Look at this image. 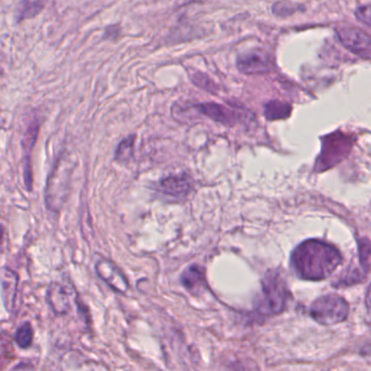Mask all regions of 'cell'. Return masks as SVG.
<instances>
[{
    "label": "cell",
    "mask_w": 371,
    "mask_h": 371,
    "mask_svg": "<svg viewBox=\"0 0 371 371\" xmlns=\"http://www.w3.org/2000/svg\"><path fill=\"white\" fill-rule=\"evenodd\" d=\"M365 303H366L367 311H368L369 319L371 321V284L367 290L366 299H365Z\"/></svg>",
    "instance_id": "603a6c76"
},
{
    "label": "cell",
    "mask_w": 371,
    "mask_h": 371,
    "mask_svg": "<svg viewBox=\"0 0 371 371\" xmlns=\"http://www.w3.org/2000/svg\"><path fill=\"white\" fill-rule=\"evenodd\" d=\"M33 337H34V332H33L31 323H25L18 329L15 341L21 349H27L33 343Z\"/></svg>",
    "instance_id": "ac0fdd59"
},
{
    "label": "cell",
    "mask_w": 371,
    "mask_h": 371,
    "mask_svg": "<svg viewBox=\"0 0 371 371\" xmlns=\"http://www.w3.org/2000/svg\"><path fill=\"white\" fill-rule=\"evenodd\" d=\"M13 371H34V369L31 368V366H27V365H21V366L13 369Z\"/></svg>",
    "instance_id": "d4e9b609"
},
{
    "label": "cell",
    "mask_w": 371,
    "mask_h": 371,
    "mask_svg": "<svg viewBox=\"0 0 371 371\" xmlns=\"http://www.w3.org/2000/svg\"><path fill=\"white\" fill-rule=\"evenodd\" d=\"M337 35L343 46L352 52H364L371 47L370 35L358 27H340L337 29Z\"/></svg>",
    "instance_id": "52a82bcc"
},
{
    "label": "cell",
    "mask_w": 371,
    "mask_h": 371,
    "mask_svg": "<svg viewBox=\"0 0 371 371\" xmlns=\"http://www.w3.org/2000/svg\"><path fill=\"white\" fill-rule=\"evenodd\" d=\"M359 251V263H360V268L365 272H368L371 270V244L363 239L362 241L358 244Z\"/></svg>",
    "instance_id": "d6986e66"
},
{
    "label": "cell",
    "mask_w": 371,
    "mask_h": 371,
    "mask_svg": "<svg viewBox=\"0 0 371 371\" xmlns=\"http://www.w3.org/2000/svg\"><path fill=\"white\" fill-rule=\"evenodd\" d=\"M234 371H260L256 363L252 362L250 359L239 360L234 365Z\"/></svg>",
    "instance_id": "7402d4cb"
},
{
    "label": "cell",
    "mask_w": 371,
    "mask_h": 371,
    "mask_svg": "<svg viewBox=\"0 0 371 371\" xmlns=\"http://www.w3.org/2000/svg\"><path fill=\"white\" fill-rule=\"evenodd\" d=\"M312 318L323 326H333L346 321L350 305L337 294H327L314 301L309 309Z\"/></svg>",
    "instance_id": "277c9868"
},
{
    "label": "cell",
    "mask_w": 371,
    "mask_h": 371,
    "mask_svg": "<svg viewBox=\"0 0 371 371\" xmlns=\"http://www.w3.org/2000/svg\"><path fill=\"white\" fill-rule=\"evenodd\" d=\"M96 272L98 276L114 291L120 292V293L127 292L130 288L127 279L123 275V272L118 270V266L114 265L110 260H99L96 264Z\"/></svg>",
    "instance_id": "9c48e42d"
},
{
    "label": "cell",
    "mask_w": 371,
    "mask_h": 371,
    "mask_svg": "<svg viewBox=\"0 0 371 371\" xmlns=\"http://www.w3.org/2000/svg\"><path fill=\"white\" fill-rule=\"evenodd\" d=\"M351 146V140L342 134L328 136L327 141H323V153L317 162V169L330 167L341 161L350 152Z\"/></svg>",
    "instance_id": "5b68a950"
},
{
    "label": "cell",
    "mask_w": 371,
    "mask_h": 371,
    "mask_svg": "<svg viewBox=\"0 0 371 371\" xmlns=\"http://www.w3.org/2000/svg\"><path fill=\"white\" fill-rule=\"evenodd\" d=\"M290 113H291V106L285 102L274 100L268 102L265 106V116L270 121L288 118Z\"/></svg>",
    "instance_id": "2e32d148"
},
{
    "label": "cell",
    "mask_w": 371,
    "mask_h": 371,
    "mask_svg": "<svg viewBox=\"0 0 371 371\" xmlns=\"http://www.w3.org/2000/svg\"><path fill=\"white\" fill-rule=\"evenodd\" d=\"M342 263L335 246L318 239L302 242L292 252L291 266L298 277L309 281H321L332 275Z\"/></svg>",
    "instance_id": "6da1fadb"
},
{
    "label": "cell",
    "mask_w": 371,
    "mask_h": 371,
    "mask_svg": "<svg viewBox=\"0 0 371 371\" xmlns=\"http://www.w3.org/2000/svg\"><path fill=\"white\" fill-rule=\"evenodd\" d=\"M355 15H356V19L359 22H362L367 27H371V5H365L359 7L355 11Z\"/></svg>",
    "instance_id": "44dd1931"
},
{
    "label": "cell",
    "mask_w": 371,
    "mask_h": 371,
    "mask_svg": "<svg viewBox=\"0 0 371 371\" xmlns=\"http://www.w3.org/2000/svg\"><path fill=\"white\" fill-rule=\"evenodd\" d=\"M45 8L43 0H21L15 8V22L18 24L27 20L34 19Z\"/></svg>",
    "instance_id": "9a60e30c"
},
{
    "label": "cell",
    "mask_w": 371,
    "mask_h": 371,
    "mask_svg": "<svg viewBox=\"0 0 371 371\" xmlns=\"http://www.w3.org/2000/svg\"><path fill=\"white\" fill-rule=\"evenodd\" d=\"M73 165L70 158L59 155L53 163L52 169L47 179L43 198L47 209L51 212L59 213L68 198L69 187L72 177Z\"/></svg>",
    "instance_id": "7a4b0ae2"
},
{
    "label": "cell",
    "mask_w": 371,
    "mask_h": 371,
    "mask_svg": "<svg viewBox=\"0 0 371 371\" xmlns=\"http://www.w3.org/2000/svg\"><path fill=\"white\" fill-rule=\"evenodd\" d=\"M134 144H135V136H130L122 141L118 145V149L115 152V160L118 162H125L130 161V158L133 155L134 151Z\"/></svg>",
    "instance_id": "e0dca14e"
},
{
    "label": "cell",
    "mask_w": 371,
    "mask_h": 371,
    "mask_svg": "<svg viewBox=\"0 0 371 371\" xmlns=\"http://www.w3.org/2000/svg\"><path fill=\"white\" fill-rule=\"evenodd\" d=\"M181 280L183 287L192 294H198L206 285L204 270L198 265L187 268L183 272Z\"/></svg>",
    "instance_id": "5bb4252c"
},
{
    "label": "cell",
    "mask_w": 371,
    "mask_h": 371,
    "mask_svg": "<svg viewBox=\"0 0 371 371\" xmlns=\"http://www.w3.org/2000/svg\"><path fill=\"white\" fill-rule=\"evenodd\" d=\"M39 130H41V122L34 120L31 122L22 138V149H23V179H24V188L27 192L33 191V169H31V155L36 145L38 138Z\"/></svg>",
    "instance_id": "8992f818"
},
{
    "label": "cell",
    "mask_w": 371,
    "mask_h": 371,
    "mask_svg": "<svg viewBox=\"0 0 371 371\" xmlns=\"http://www.w3.org/2000/svg\"><path fill=\"white\" fill-rule=\"evenodd\" d=\"M6 229L4 225L0 224V252L3 250L4 242H5Z\"/></svg>",
    "instance_id": "cb8c5ba5"
},
{
    "label": "cell",
    "mask_w": 371,
    "mask_h": 371,
    "mask_svg": "<svg viewBox=\"0 0 371 371\" xmlns=\"http://www.w3.org/2000/svg\"><path fill=\"white\" fill-rule=\"evenodd\" d=\"M47 302L56 315H65L70 311L71 304L68 291L59 282H52L47 289Z\"/></svg>",
    "instance_id": "7c38bea8"
},
{
    "label": "cell",
    "mask_w": 371,
    "mask_h": 371,
    "mask_svg": "<svg viewBox=\"0 0 371 371\" xmlns=\"http://www.w3.org/2000/svg\"><path fill=\"white\" fill-rule=\"evenodd\" d=\"M195 108L207 118H212L213 121L225 124V125L236 123L238 120V114L236 112L220 104L209 102V104H198L195 106Z\"/></svg>",
    "instance_id": "4fadbf2b"
},
{
    "label": "cell",
    "mask_w": 371,
    "mask_h": 371,
    "mask_svg": "<svg viewBox=\"0 0 371 371\" xmlns=\"http://www.w3.org/2000/svg\"><path fill=\"white\" fill-rule=\"evenodd\" d=\"M298 10H299V6L286 1V0L278 1L272 6V13L278 17L293 15V13H297Z\"/></svg>",
    "instance_id": "ffe728a7"
},
{
    "label": "cell",
    "mask_w": 371,
    "mask_h": 371,
    "mask_svg": "<svg viewBox=\"0 0 371 371\" xmlns=\"http://www.w3.org/2000/svg\"><path fill=\"white\" fill-rule=\"evenodd\" d=\"M160 190L175 198H185L192 190V181L187 175H174L160 181Z\"/></svg>",
    "instance_id": "8fae6325"
},
{
    "label": "cell",
    "mask_w": 371,
    "mask_h": 371,
    "mask_svg": "<svg viewBox=\"0 0 371 371\" xmlns=\"http://www.w3.org/2000/svg\"><path fill=\"white\" fill-rule=\"evenodd\" d=\"M237 66L244 74H263L270 70V61L264 51L255 49L240 55Z\"/></svg>",
    "instance_id": "ba28073f"
},
{
    "label": "cell",
    "mask_w": 371,
    "mask_h": 371,
    "mask_svg": "<svg viewBox=\"0 0 371 371\" xmlns=\"http://www.w3.org/2000/svg\"><path fill=\"white\" fill-rule=\"evenodd\" d=\"M290 293L285 279L279 272H268L262 281V298L258 312L263 316H276L285 311Z\"/></svg>",
    "instance_id": "3957f363"
},
{
    "label": "cell",
    "mask_w": 371,
    "mask_h": 371,
    "mask_svg": "<svg viewBox=\"0 0 371 371\" xmlns=\"http://www.w3.org/2000/svg\"><path fill=\"white\" fill-rule=\"evenodd\" d=\"M19 276L15 270L9 267L0 270V289L4 305L8 313H13L17 300Z\"/></svg>",
    "instance_id": "30bf717a"
}]
</instances>
